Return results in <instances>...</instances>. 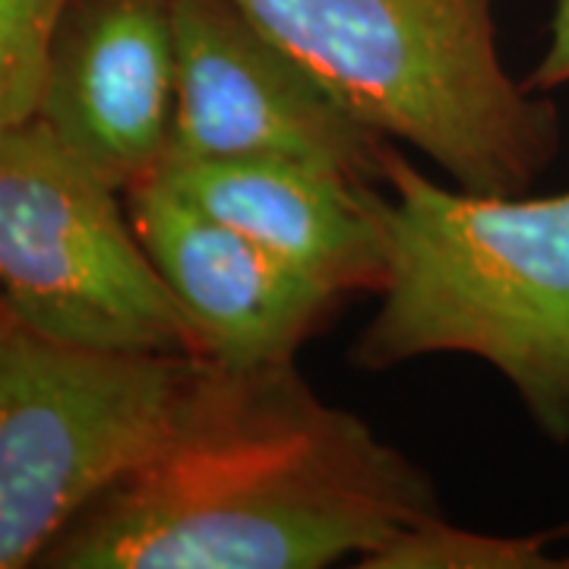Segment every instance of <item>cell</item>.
<instances>
[{"label": "cell", "mask_w": 569, "mask_h": 569, "mask_svg": "<svg viewBox=\"0 0 569 569\" xmlns=\"http://www.w3.org/2000/svg\"><path fill=\"white\" fill-rule=\"evenodd\" d=\"M569 538V522L560 529L529 535H497L449 526L433 516L415 529L396 535L389 545L358 560L361 569H569V557L557 545Z\"/></svg>", "instance_id": "30bf717a"}, {"label": "cell", "mask_w": 569, "mask_h": 569, "mask_svg": "<svg viewBox=\"0 0 569 569\" xmlns=\"http://www.w3.org/2000/svg\"><path fill=\"white\" fill-rule=\"evenodd\" d=\"M174 54L164 162L272 159L387 187L392 140L358 121L238 0H174Z\"/></svg>", "instance_id": "8992f818"}, {"label": "cell", "mask_w": 569, "mask_h": 569, "mask_svg": "<svg viewBox=\"0 0 569 569\" xmlns=\"http://www.w3.org/2000/svg\"><path fill=\"white\" fill-rule=\"evenodd\" d=\"M174 80V0H70L36 118L123 193L168 156Z\"/></svg>", "instance_id": "ba28073f"}, {"label": "cell", "mask_w": 569, "mask_h": 569, "mask_svg": "<svg viewBox=\"0 0 569 569\" xmlns=\"http://www.w3.org/2000/svg\"><path fill=\"white\" fill-rule=\"evenodd\" d=\"M247 17L392 142L471 193H529L560 111L500 61L493 0H238Z\"/></svg>", "instance_id": "3957f363"}, {"label": "cell", "mask_w": 569, "mask_h": 569, "mask_svg": "<svg viewBox=\"0 0 569 569\" xmlns=\"http://www.w3.org/2000/svg\"><path fill=\"white\" fill-rule=\"evenodd\" d=\"M70 0H0V133L39 114L51 41Z\"/></svg>", "instance_id": "8fae6325"}, {"label": "cell", "mask_w": 569, "mask_h": 569, "mask_svg": "<svg viewBox=\"0 0 569 569\" xmlns=\"http://www.w3.org/2000/svg\"><path fill=\"white\" fill-rule=\"evenodd\" d=\"M443 516L433 478L295 361H209L178 433L51 541V569H320Z\"/></svg>", "instance_id": "6da1fadb"}, {"label": "cell", "mask_w": 569, "mask_h": 569, "mask_svg": "<svg viewBox=\"0 0 569 569\" xmlns=\"http://www.w3.org/2000/svg\"><path fill=\"white\" fill-rule=\"evenodd\" d=\"M156 174L336 295L389 279V193L298 162H164Z\"/></svg>", "instance_id": "9c48e42d"}, {"label": "cell", "mask_w": 569, "mask_h": 569, "mask_svg": "<svg viewBox=\"0 0 569 569\" xmlns=\"http://www.w3.org/2000/svg\"><path fill=\"white\" fill-rule=\"evenodd\" d=\"M569 82V0H557L553 20H550V41L545 48V58L531 70L526 80L535 92H550L557 86Z\"/></svg>", "instance_id": "7c38bea8"}, {"label": "cell", "mask_w": 569, "mask_h": 569, "mask_svg": "<svg viewBox=\"0 0 569 569\" xmlns=\"http://www.w3.org/2000/svg\"><path fill=\"white\" fill-rule=\"evenodd\" d=\"M130 222L171 295L224 367L295 361L346 305L234 224L187 200L162 174L123 190Z\"/></svg>", "instance_id": "52a82bcc"}, {"label": "cell", "mask_w": 569, "mask_h": 569, "mask_svg": "<svg viewBox=\"0 0 569 569\" xmlns=\"http://www.w3.org/2000/svg\"><path fill=\"white\" fill-rule=\"evenodd\" d=\"M206 358L51 336L0 298V569L36 567L82 509L178 433Z\"/></svg>", "instance_id": "277c9868"}, {"label": "cell", "mask_w": 569, "mask_h": 569, "mask_svg": "<svg viewBox=\"0 0 569 569\" xmlns=\"http://www.w3.org/2000/svg\"><path fill=\"white\" fill-rule=\"evenodd\" d=\"M389 279L351 346L365 370L427 355L490 365L550 443H569V193H471L383 156Z\"/></svg>", "instance_id": "7a4b0ae2"}, {"label": "cell", "mask_w": 569, "mask_h": 569, "mask_svg": "<svg viewBox=\"0 0 569 569\" xmlns=\"http://www.w3.org/2000/svg\"><path fill=\"white\" fill-rule=\"evenodd\" d=\"M0 298L70 342L206 358L121 190L39 118L0 133Z\"/></svg>", "instance_id": "5b68a950"}]
</instances>
